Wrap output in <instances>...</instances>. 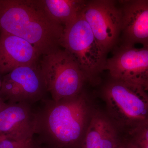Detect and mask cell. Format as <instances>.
<instances>
[{
	"instance_id": "obj_1",
	"label": "cell",
	"mask_w": 148,
	"mask_h": 148,
	"mask_svg": "<svg viewBox=\"0 0 148 148\" xmlns=\"http://www.w3.org/2000/svg\"><path fill=\"white\" fill-rule=\"evenodd\" d=\"M95 110L84 90L68 99L47 100L37 112L38 142L51 148H81Z\"/></svg>"
},
{
	"instance_id": "obj_2",
	"label": "cell",
	"mask_w": 148,
	"mask_h": 148,
	"mask_svg": "<svg viewBox=\"0 0 148 148\" xmlns=\"http://www.w3.org/2000/svg\"><path fill=\"white\" fill-rule=\"evenodd\" d=\"M64 31L40 0H0V31L26 40L41 56L61 49Z\"/></svg>"
},
{
	"instance_id": "obj_3",
	"label": "cell",
	"mask_w": 148,
	"mask_h": 148,
	"mask_svg": "<svg viewBox=\"0 0 148 148\" xmlns=\"http://www.w3.org/2000/svg\"><path fill=\"white\" fill-rule=\"evenodd\" d=\"M101 95L106 114L120 134L129 138L148 124V92L142 86L110 77Z\"/></svg>"
},
{
	"instance_id": "obj_4",
	"label": "cell",
	"mask_w": 148,
	"mask_h": 148,
	"mask_svg": "<svg viewBox=\"0 0 148 148\" xmlns=\"http://www.w3.org/2000/svg\"><path fill=\"white\" fill-rule=\"evenodd\" d=\"M61 46L76 60L88 82L98 83L106 70L107 54L96 40L82 14L64 29Z\"/></svg>"
},
{
	"instance_id": "obj_5",
	"label": "cell",
	"mask_w": 148,
	"mask_h": 148,
	"mask_svg": "<svg viewBox=\"0 0 148 148\" xmlns=\"http://www.w3.org/2000/svg\"><path fill=\"white\" fill-rule=\"evenodd\" d=\"M40 66L47 92L56 102L79 94L87 82L78 63L64 49L42 56Z\"/></svg>"
},
{
	"instance_id": "obj_6",
	"label": "cell",
	"mask_w": 148,
	"mask_h": 148,
	"mask_svg": "<svg viewBox=\"0 0 148 148\" xmlns=\"http://www.w3.org/2000/svg\"><path fill=\"white\" fill-rule=\"evenodd\" d=\"M82 14L105 53L108 54L116 47L123 26L122 11L119 1H87Z\"/></svg>"
},
{
	"instance_id": "obj_7",
	"label": "cell",
	"mask_w": 148,
	"mask_h": 148,
	"mask_svg": "<svg viewBox=\"0 0 148 148\" xmlns=\"http://www.w3.org/2000/svg\"><path fill=\"white\" fill-rule=\"evenodd\" d=\"M47 92L39 64L18 67L3 76L0 98L7 104L31 105L42 100Z\"/></svg>"
},
{
	"instance_id": "obj_8",
	"label": "cell",
	"mask_w": 148,
	"mask_h": 148,
	"mask_svg": "<svg viewBox=\"0 0 148 148\" xmlns=\"http://www.w3.org/2000/svg\"><path fill=\"white\" fill-rule=\"evenodd\" d=\"M115 48L112 56L107 60L106 70L110 77L143 86L148 74V46Z\"/></svg>"
},
{
	"instance_id": "obj_9",
	"label": "cell",
	"mask_w": 148,
	"mask_h": 148,
	"mask_svg": "<svg viewBox=\"0 0 148 148\" xmlns=\"http://www.w3.org/2000/svg\"><path fill=\"white\" fill-rule=\"evenodd\" d=\"M37 112L25 103H6L0 111V137L22 141L36 133Z\"/></svg>"
},
{
	"instance_id": "obj_10",
	"label": "cell",
	"mask_w": 148,
	"mask_h": 148,
	"mask_svg": "<svg viewBox=\"0 0 148 148\" xmlns=\"http://www.w3.org/2000/svg\"><path fill=\"white\" fill-rule=\"evenodd\" d=\"M123 13L120 45L148 46V0L119 1Z\"/></svg>"
},
{
	"instance_id": "obj_11",
	"label": "cell",
	"mask_w": 148,
	"mask_h": 148,
	"mask_svg": "<svg viewBox=\"0 0 148 148\" xmlns=\"http://www.w3.org/2000/svg\"><path fill=\"white\" fill-rule=\"evenodd\" d=\"M41 57L26 40L0 31V75L3 76L18 67L39 64Z\"/></svg>"
},
{
	"instance_id": "obj_12",
	"label": "cell",
	"mask_w": 148,
	"mask_h": 148,
	"mask_svg": "<svg viewBox=\"0 0 148 148\" xmlns=\"http://www.w3.org/2000/svg\"><path fill=\"white\" fill-rule=\"evenodd\" d=\"M106 114L95 110L81 148H116L121 138Z\"/></svg>"
},
{
	"instance_id": "obj_13",
	"label": "cell",
	"mask_w": 148,
	"mask_h": 148,
	"mask_svg": "<svg viewBox=\"0 0 148 148\" xmlns=\"http://www.w3.org/2000/svg\"><path fill=\"white\" fill-rule=\"evenodd\" d=\"M87 1L40 0L47 13L64 29L71 25L81 13Z\"/></svg>"
},
{
	"instance_id": "obj_14",
	"label": "cell",
	"mask_w": 148,
	"mask_h": 148,
	"mask_svg": "<svg viewBox=\"0 0 148 148\" xmlns=\"http://www.w3.org/2000/svg\"><path fill=\"white\" fill-rule=\"evenodd\" d=\"M34 138L17 141L0 137V148H31L34 143Z\"/></svg>"
},
{
	"instance_id": "obj_15",
	"label": "cell",
	"mask_w": 148,
	"mask_h": 148,
	"mask_svg": "<svg viewBox=\"0 0 148 148\" xmlns=\"http://www.w3.org/2000/svg\"><path fill=\"white\" fill-rule=\"evenodd\" d=\"M128 138L138 148H148V124Z\"/></svg>"
},
{
	"instance_id": "obj_16",
	"label": "cell",
	"mask_w": 148,
	"mask_h": 148,
	"mask_svg": "<svg viewBox=\"0 0 148 148\" xmlns=\"http://www.w3.org/2000/svg\"><path fill=\"white\" fill-rule=\"evenodd\" d=\"M116 148H138L129 138L122 139Z\"/></svg>"
},
{
	"instance_id": "obj_17",
	"label": "cell",
	"mask_w": 148,
	"mask_h": 148,
	"mask_svg": "<svg viewBox=\"0 0 148 148\" xmlns=\"http://www.w3.org/2000/svg\"><path fill=\"white\" fill-rule=\"evenodd\" d=\"M51 148L45 145H42L38 141H36L34 140V144L32 145V148Z\"/></svg>"
},
{
	"instance_id": "obj_18",
	"label": "cell",
	"mask_w": 148,
	"mask_h": 148,
	"mask_svg": "<svg viewBox=\"0 0 148 148\" xmlns=\"http://www.w3.org/2000/svg\"><path fill=\"white\" fill-rule=\"evenodd\" d=\"M143 86L144 88V89H145V90L148 92V74L147 75L145 80V82H144Z\"/></svg>"
},
{
	"instance_id": "obj_19",
	"label": "cell",
	"mask_w": 148,
	"mask_h": 148,
	"mask_svg": "<svg viewBox=\"0 0 148 148\" xmlns=\"http://www.w3.org/2000/svg\"><path fill=\"white\" fill-rule=\"evenodd\" d=\"M5 104L6 103L4 102L0 98V111L3 108V107L5 106Z\"/></svg>"
},
{
	"instance_id": "obj_20",
	"label": "cell",
	"mask_w": 148,
	"mask_h": 148,
	"mask_svg": "<svg viewBox=\"0 0 148 148\" xmlns=\"http://www.w3.org/2000/svg\"><path fill=\"white\" fill-rule=\"evenodd\" d=\"M2 84V79L1 78V75H0V89H1V86Z\"/></svg>"
}]
</instances>
